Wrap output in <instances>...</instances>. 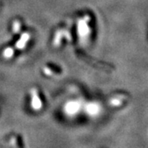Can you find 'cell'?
Returning a JSON list of instances; mask_svg holds the SVG:
<instances>
[{"instance_id":"cell-5","label":"cell","mask_w":148,"mask_h":148,"mask_svg":"<svg viewBox=\"0 0 148 148\" xmlns=\"http://www.w3.org/2000/svg\"><path fill=\"white\" fill-rule=\"evenodd\" d=\"M100 110H101L100 105L96 103H89L86 106V111L90 115H96L99 114Z\"/></svg>"},{"instance_id":"cell-1","label":"cell","mask_w":148,"mask_h":148,"mask_svg":"<svg viewBox=\"0 0 148 148\" xmlns=\"http://www.w3.org/2000/svg\"><path fill=\"white\" fill-rule=\"evenodd\" d=\"M90 21V16H86L81 18L77 21V33L82 40H86L90 34V29L88 22Z\"/></svg>"},{"instance_id":"cell-9","label":"cell","mask_w":148,"mask_h":148,"mask_svg":"<svg viewBox=\"0 0 148 148\" xmlns=\"http://www.w3.org/2000/svg\"><path fill=\"white\" fill-rule=\"evenodd\" d=\"M122 103V101H120V99L119 98H114V99H113V100H111L110 101V104L111 105H113L114 106H120Z\"/></svg>"},{"instance_id":"cell-2","label":"cell","mask_w":148,"mask_h":148,"mask_svg":"<svg viewBox=\"0 0 148 148\" xmlns=\"http://www.w3.org/2000/svg\"><path fill=\"white\" fill-rule=\"evenodd\" d=\"M32 108L36 110H38L40 109H41L42 107V102L40 101V97L38 96V93L36 89H32Z\"/></svg>"},{"instance_id":"cell-3","label":"cell","mask_w":148,"mask_h":148,"mask_svg":"<svg viewBox=\"0 0 148 148\" xmlns=\"http://www.w3.org/2000/svg\"><path fill=\"white\" fill-rule=\"evenodd\" d=\"M80 106L78 101H70L65 106V111L69 114H74L79 110Z\"/></svg>"},{"instance_id":"cell-10","label":"cell","mask_w":148,"mask_h":148,"mask_svg":"<svg viewBox=\"0 0 148 148\" xmlns=\"http://www.w3.org/2000/svg\"><path fill=\"white\" fill-rule=\"evenodd\" d=\"M43 71H44V73L46 74V75H48V76H51V75L53 74V72L49 69V68H44V69H43Z\"/></svg>"},{"instance_id":"cell-4","label":"cell","mask_w":148,"mask_h":148,"mask_svg":"<svg viewBox=\"0 0 148 148\" xmlns=\"http://www.w3.org/2000/svg\"><path fill=\"white\" fill-rule=\"evenodd\" d=\"M30 37H31L30 34L27 33V32L22 34V36L20 38V40L16 43V49H23L24 48L26 47V45L27 44V42L29 41Z\"/></svg>"},{"instance_id":"cell-7","label":"cell","mask_w":148,"mask_h":148,"mask_svg":"<svg viewBox=\"0 0 148 148\" xmlns=\"http://www.w3.org/2000/svg\"><path fill=\"white\" fill-rule=\"evenodd\" d=\"M62 36H63L62 32H58L56 33L55 37H54V40H53V45H54V46H58V45L60 44L61 39H62Z\"/></svg>"},{"instance_id":"cell-8","label":"cell","mask_w":148,"mask_h":148,"mask_svg":"<svg viewBox=\"0 0 148 148\" xmlns=\"http://www.w3.org/2000/svg\"><path fill=\"white\" fill-rule=\"evenodd\" d=\"M21 30V23L20 21H15L12 24V31L15 32V33H18Z\"/></svg>"},{"instance_id":"cell-6","label":"cell","mask_w":148,"mask_h":148,"mask_svg":"<svg viewBox=\"0 0 148 148\" xmlns=\"http://www.w3.org/2000/svg\"><path fill=\"white\" fill-rule=\"evenodd\" d=\"M13 54H14L13 49L11 47H8L3 50V57L4 58H10L13 56Z\"/></svg>"}]
</instances>
